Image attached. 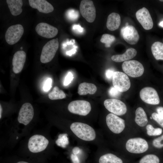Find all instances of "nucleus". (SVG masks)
<instances>
[{
    "mask_svg": "<svg viewBox=\"0 0 163 163\" xmlns=\"http://www.w3.org/2000/svg\"><path fill=\"white\" fill-rule=\"evenodd\" d=\"M52 125L77 141L79 144H90L97 147L103 146L104 140L102 133L92 125L85 122L72 120L52 121Z\"/></svg>",
    "mask_w": 163,
    "mask_h": 163,
    "instance_id": "f257e3e1",
    "label": "nucleus"
},
{
    "mask_svg": "<svg viewBox=\"0 0 163 163\" xmlns=\"http://www.w3.org/2000/svg\"><path fill=\"white\" fill-rule=\"evenodd\" d=\"M40 130L25 137L19 150H27L33 154L55 150V141L51 137L49 130Z\"/></svg>",
    "mask_w": 163,
    "mask_h": 163,
    "instance_id": "f03ea898",
    "label": "nucleus"
},
{
    "mask_svg": "<svg viewBox=\"0 0 163 163\" xmlns=\"http://www.w3.org/2000/svg\"><path fill=\"white\" fill-rule=\"evenodd\" d=\"M70 113L81 117H85L91 113L92 108L90 103L83 100H77L70 102L67 107Z\"/></svg>",
    "mask_w": 163,
    "mask_h": 163,
    "instance_id": "7ed1b4c3",
    "label": "nucleus"
},
{
    "mask_svg": "<svg viewBox=\"0 0 163 163\" xmlns=\"http://www.w3.org/2000/svg\"><path fill=\"white\" fill-rule=\"evenodd\" d=\"M101 126H105L110 133L118 135L122 133L125 129V125L124 120L118 116L110 113L106 117L105 125L100 124Z\"/></svg>",
    "mask_w": 163,
    "mask_h": 163,
    "instance_id": "20e7f679",
    "label": "nucleus"
},
{
    "mask_svg": "<svg viewBox=\"0 0 163 163\" xmlns=\"http://www.w3.org/2000/svg\"><path fill=\"white\" fill-rule=\"evenodd\" d=\"M59 46L58 38L51 40L43 46L40 56V61L42 63L50 62L54 57Z\"/></svg>",
    "mask_w": 163,
    "mask_h": 163,
    "instance_id": "39448f33",
    "label": "nucleus"
},
{
    "mask_svg": "<svg viewBox=\"0 0 163 163\" xmlns=\"http://www.w3.org/2000/svg\"><path fill=\"white\" fill-rule=\"evenodd\" d=\"M122 67L126 74L133 78L141 76L143 74L144 70L142 64L136 60H129L124 61L122 64Z\"/></svg>",
    "mask_w": 163,
    "mask_h": 163,
    "instance_id": "423d86ee",
    "label": "nucleus"
},
{
    "mask_svg": "<svg viewBox=\"0 0 163 163\" xmlns=\"http://www.w3.org/2000/svg\"><path fill=\"white\" fill-rule=\"evenodd\" d=\"M126 148L131 153L140 154L148 150L149 145L145 139L141 138H134L130 139L127 141Z\"/></svg>",
    "mask_w": 163,
    "mask_h": 163,
    "instance_id": "0eeeda50",
    "label": "nucleus"
},
{
    "mask_svg": "<svg viewBox=\"0 0 163 163\" xmlns=\"http://www.w3.org/2000/svg\"><path fill=\"white\" fill-rule=\"evenodd\" d=\"M112 80L113 86L121 92L128 91L130 87V82L128 77L122 72H115Z\"/></svg>",
    "mask_w": 163,
    "mask_h": 163,
    "instance_id": "6e6552de",
    "label": "nucleus"
},
{
    "mask_svg": "<svg viewBox=\"0 0 163 163\" xmlns=\"http://www.w3.org/2000/svg\"><path fill=\"white\" fill-rule=\"evenodd\" d=\"M105 108L111 113L117 116H122L126 112V104L121 101L116 99H108L104 102Z\"/></svg>",
    "mask_w": 163,
    "mask_h": 163,
    "instance_id": "1a4fd4ad",
    "label": "nucleus"
},
{
    "mask_svg": "<svg viewBox=\"0 0 163 163\" xmlns=\"http://www.w3.org/2000/svg\"><path fill=\"white\" fill-rule=\"evenodd\" d=\"M79 9L81 15L88 22L92 23L94 21L96 18V9L92 1H81Z\"/></svg>",
    "mask_w": 163,
    "mask_h": 163,
    "instance_id": "9d476101",
    "label": "nucleus"
},
{
    "mask_svg": "<svg viewBox=\"0 0 163 163\" xmlns=\"http://www.w3.org/2000/svg\"><path fill=\"white\" fill-rule=\"evenodd\" d=\"M24 30L22 26L20 24L12 25L7 29L5 34V38L7 43L9 45H13L18 42L24 33Z\"/></svg>",
    "mask_w": 163,
    "mask_h": 163,
    "instance_id": "9b49d317",
    "label": "nucleus"
},
{
    "mask_svg": "<svg viewBox=\"0 0 163 163\" xmlns=\"http://www.w3.org/2000/svg\"><path fill=\"white\" fill-rule=\"evenodd\" d=\"M139 95L141 100L146 103L152 105L159 104L158 94L153 88L147 87L142 88L140 91Z\"/></svg>",
    "mask_w": 163,
    "mask_h": 163,
    "instance_id": "f8f14e48",
    "label": "nucleus"
},
{
    "mask_svg": "<svg viewBox=\"0 0 163 163\" xmlns=\"http://www.w3.org/2000/svg\"><path fill=\"white\" fill-rule=\"evenodd\" d=\"M137 19L146 30L152 29L153 23L149 10L144 7L138 10L136 13Z\"/></svg>",
    "mask_w": 163,
    "mask_h": 163,
    "instance_id": "ddd939ff",
    "label": "nucleus"
},
{
    "mask_svg": "<svg viewBox=\"0 0 163 163\" xmlns=\"http://www.w3.org/2000/svg\"><path fill=\"white\" fill-rule=\"evenodd\" d=\"M120 33L124 40L131 45L136 44L139 40V36L137 31L132 25L123 27Z\"/></svg>",
    "mask_w": 163,
    "mask_h": 163,
    "instance_id": "4468645a",
    "label": "nucleus"
},
{
    "mask_svg": "<svg viewBox=\"0 0 163 163\" xmlns=\"http://www.w3.org/2000/svg\"><path fill=\"white\" fill-rule=\"evenodd\" d=\"M35 29L38 35L47 38L55 37L58 33V30L56 28L46 23H39L36 26Z\"/></svg>",
    "mask_w": 163,
    "mask_h": 163,
    "instance_id": "2eb2a0df",
    "label": "nucleus"
},
{
    "mask_svg": "<svg viewBox=\"0 0 163 163\" xmlns=\"http://www.w3.org/2000/svg\"><path fill=\"white\" fill-rule=\"evenodd\" d=\"M26 54L22 50L17 51L14 55L12 64L14 72L17 74L20 72L24 67L26 61Z\"/></svg>",
    "mask_w": 163,
    "mask_h": 163,
    "instance_id": "dca6fc26",
    "label": "nucleus"
},
{
    "mask_svg": "<svg viewBox=\"0 0 163 163\" xmlns=\"http://www.w3.org/2000/svg\"><path fill=\"white\" fill-rule=\"evenodd\" d=\"M30 5L34 8L37 9L41 12L48 13L52 12L54 8L50 3L45 0H29Z\"/></svg>",
    "mask_w": 163,
    "mask_h": 163,
    "instance_id": "f3484780",
    "label": "nucleus"
},
{
    "mask_svg": "<svg viewBox=\"0 0 163 163\" xmlns=\"http://www.w3.org/2000/svg\"><path fill=\"white\" fill-rule=\"evenodd\" d=\"M97 163H123L122 159L116 155L110 152L101 154L97 151Z\"/></svg>",
    "mask_w": 163,
    "mask_h": 163,
    "instance_id": "a211bd4d",
    "label": "nucleus"
},
{
    "mask_svg": "<svg viewBox=\"0 0 163 163\" xmlns=\"http://www.w3.org/2000/svg\"><path fill=\"white\" fill-rule=\"evenodd\" d=\"M137 52L135 49L130 48L127 49L126 52L122 54L115 55L113 56L111 59L116 62H124L131 59L135 57Z\"/></svg>",
    "mask_w": 163,
    "mask_h": 163,
    "instance_id": "6ab92c4d",
    "label": "nucleus"
},
{
    "mask_svg": "<svg viewBox=\"0 0 163 163\" xmlns=\"http://www.w3.org/2000/svg\"><path fill=\"white\" fill-rule=\"evenodd\" d=\"M121 23V18L118 13L113 12L108 16L106 26L110 30L114 31L118 29Z\"/></svg>",
    "mask_w": 163,
    "mask_h": 163,
    "instance_id": "aec40b11",
    "label": "nucleus"
},
{
    "mask_svg": "<svg viewBox=\"0 0 163 163\" xmlns=\"http://www.w3.org/2000/svg\"><path fill=\"white\" fill-rule=\"evenodd\" d=\"M6 2L11 14L14 16L20 14L22 11L23 3L21 0H7Z\"/></svg>",
    "mask_w": 163,
    "mask_h": 163,
    "instance_id": "412c9836",
    "label": "nucleus"
},
{
    "mask_svg": "<svg viewBox=\"0 0 163 163\" xmlns=\"http://www.w3.org/2000/svg\"><path fill=\"white\" fill-rule=\"evenodd\" d=\"M97 90V88L94 84L87 82L80 84L78 88V93L80 95H85L88 94H94Z\"/></svg>",
    "mask_w": 163,
    "mask_h": 163,
    "instance_id": "4be33fe9",
    "label": "nucleus"
},
{
    "mask_svg": "<svg viewBox=\"0 0 163 163\" xmlns=\"http://www.w3.org/2000/svg\"><path fill=\"white\" fill-rule=\"evenodd\" d=\"M135 121L136 123L140 127H143L147 125L148 122L147 117L142 108L139 107L136 109Z\"/></svg>",
    "mask_w": 163,
    "mask_h": 163,
    "instance_id": "5701e85b",
    "label": "nucleus"
},
{
    "mask_svg": "<svg viewBox=\"0 0 163 163\" xmlns=\"http://www.w3.org/2000/svg\"><path fill=\"white\" fill-rule=\"evenodd\" d=\"M152 54L156 60H163V43L159 41L154 42L151 46Z\"/></svg>",
    "mask_w": 163,
    "mask_h": 163,
    "instance_id": "b1692460",
    "label": "nucleus"
},
{
    "mask_svg": "<svg viewBox=\"0 0 163 163\" xmlns=\"http://www.w3.org/2000/svg\"><path fill=\"white\" fill-rule=\"evenodd\" d=\"M49 98L52 100L61 99L65 98L66 95L62 90L57 86H55L52 91L48 94Z\"/></svg>",
    "mask_w": 163,
    "mask_h": 163,
    "instance_id": "393cba45",
    "label": "nucleus"
},
{
    "mask_svg": "<svg viewBox=\"0 0 163 163\" xmlns=\"http://www.w3.org/2000/svg\"><path fill=\"white\" fill-rule=\"evenodd\" d=\"M158 157L154 154H148L143 157L140 160L139 163H159Z\"/></svg>",
    "mask_w": 163,
    "mask_h": 163,
    "instance_id": "a878e982",
    "label": "nucleus"
},
{
    "mask_svg": "<svg viewBox=\"0 0 163 163\" xmlns=\"http://www.w3.org/2000/svg\"><path fill=\"white\" fill-rule=\"evenodd\" d=\"M147 133L150 136L160 135L162 133V130L160 128H154L151 124H148L146 126Z\"/></svg>",
    "mask_w": 163,
    "mask_h": 163,
    "instance_id": "bb28decb",
    "label": "nucleus"
},
{
    "mask_svg": "<svg viewBox=\"0 0 163 163\" xmlns=\"http://www.w3.org/2000/svg\"><path fill=\"white\" fill-rule=\"evenodd\" d=\"M115 40V37L114 36L108 34H104L102 35L100 41L105 44L106 47H109L111 43Z\"/></svg>",
    "mask_w": 163,
    "mask_h": 163,
    "instance_id": "cd10ccee",
    "label": "nucleus"
},
{
    "mask_svg": "<svg viewBox=\"0 0 163 163\" xmlns=\"http://www.w3.org/2000/svg\"><path fill=\"white\" fill-rule=\"evenodd\" d=\"M152 144L156 148H161L163 147V135L154 139L153 141Z\"/></svg>",
    "mask_w": 163,
    "mask_h": 163,
    "instance_id": "c85d7f7f",
    "label": "nucleus"
},
{
    "mask_svg": "<svg viewBox=\"0 0 163 163\" xmlns=\"http://www.w3.org/2000/svg\"><path fill=\"white\" fill-rule=\"evenodd\" d=\"M121 92L118 91L113 86L111 87L108 90L110 96L113 97H117L120 96Z\"/></svg>",
    "mask_w": 163,
    "mask_h": 163,
    "instance_id": "c756f323",
    "label": "nucleus"
},
{
    "mask_svg": "<svg viewBox=\"0 0 163 163\" xmlns=\"http://www.w3.org/2000/svg\"><path fill=\"white\" fill-rule=\"evenodd\" d=\"M152 117L155 121L163 128V117L161 116L157 113H153L152 115Z\"/></svg>",
    "mask_w": 163,
    "mask_h": 163,
    "instance_id": "7c9ffc66",
    "label": "nucleus"
},
{
    "mask_svg": "<svg viewBox=\"0 0 163 163\" xmlns=\"http://www.w3.org/2000/svg\"><path fill=\"white\" fill-rule=\"evenodd\" d=\"M68 16L71 19L75 20L78 17L79 13L77 11L74 9H71L68 12Z\"/></svg>",
    "mask_w": 163,
    "mask_h": 163,
    "instance_id": "2f4dec72",
    "label": "nucleus"
},
{
    "mask_svg": "<svg viewBox=\"0 0 163 163\" xmlns=\"http://www.w3.org/2000/svg\"><path fill=\"white\" fill-rule=\"evenodd\" d=\"M52 80L51 78H48L45 81L43 86V89L45 91H48L51 88Z\"/></svg>",
    "mask_w": 163,
    "mask_h": 163,
    "instance_id": "473e14b6",
    "label": "nucleus"
},
{
    "mask_svg": "<svg viewBox=\"0 0 163 163\" xmlns=\"http://www.w3.org/2000/svg\"><path fill=\"white\" fill-rule=\"evenodd\" d=\"M73 78V75L71 72H69L65 77L64 82V85L67 86L71 82Z\"/></svg>",
    "mask_w": 163,
    "mask_h": 163,
    "instance_id": "72a5a7b5",
    "label": "nucleus"
},
{
    "mask_svg": "<svg viewBox=\"0 0 163 163\" xmlns=\"http://www.w3.org/2000/svg\"><path fill=\"white\" fill-rule=\"evenodd\" d=\"M114 72L112 69H109L107 70L105 73V75L106 78L109 80L112 79L113 74Z\"/></svg>",
    "mask_w": 163,
    "mask_h": 163,
    "instance_id": "f704fd0d",
    "label": "nucleus"
},
{
    "mask_svg": "<svg viewBox=\"0 0 163 163\" xmlns=\"http://www.w3.org/2000/svg\"><path fill=\"white\" fill-rule=\"evenodd\" d=\"M73 29L75 31L79 33L82 32L83 31V28L79 25H74Z\"/></svg>",
    "mask_w": 163,
    "mask_h": 163,
    "instance_id": "c9c22d12",
    "label": "nucleus"
},
{
    "mask_svg": "<svg viewBox=\"0 0 163 163\" xmlns=\"http://www.w3.org/2000/svg\"><path fill=\"white\" fill-rule=\"evenodd\" d=\"M157 113L161 116L163 117V107H159L156 109Z\"/></svg>",
    "mask_w": 163,
    "mask_h": 163,
    "instance_id": "e433bc0d",
    "label": "nucleus"
},
{
    "mask_svg": "<svg viewBox=\"0 0 163 163\" xmlns=\"http://www.w3.org/2000/svg\"><path fill=\"white\" fill-rule=\"evenodd\" d=\"M76 51V49L74 48L72 49V50L70 51H69L67 53V54L70 56H71L72 54L75 53Z\"/></svg>",
    "mask_w": 163,
    "mask_h": 163,
    "instance_id": "4c0bfd02",
    "label": "nucleus"
},
{
    "mask_svg": "<svg viewBox=\"0 0 163 163\" xmlns=\"http://www.w3.org/2000/svg\"><path fill=\"white\" fill-rule=\"evenodd\" d=\"M16 163H30L28 162L24 161H18Z\"/></svg>",
    "mask_w": 163,
    "mask_h": 163,
    "instance_id": "58836bf2",
    "label": "nucleus"
},
{
    "mask_svg": "<svg viewBox=\"0 0 163 163\" xmlns=\"http://www.w3.org/2000/svg\"><path fill=\"white\" fill-rule=\"evenodd\" d=\"M159 25L161 27H163V21H161Z\"/></svg>",
    "mask_w": 163,
    "mask_h": 163,
    "instance_id": "ea45409f",
    "label": "nucleus"
},
{
    "mask_svg": "<svg viewBox=\"0 0 163 163\" xmlns=\"http://www.w3.org/2000/svg\"><path fill=\"white\" fill-rule=\"evenodd\" d=\"M129 25V24L128 23H126V26H128Z\"/></svg>",
    "mask_w": 163,
    "mask_h": 163,
    "instance_id": "a19ab883",
    "label": "nucleus"
},
{
    "mask_svg": "<svg viewBox=\"0 0 163 163\" xmlns=\"http://www.w3.org/2000/svg\"><path fill=\"white\" fill-rule=\"evenodd\" d=\"M160 1H161V2H163V0H159Z\"/></svg>",
    "mask_w": 163,
    "mask_h": 163,
    "instance_id": "79ce46f5",
    "label": "nucleus"
}]
</instances>
